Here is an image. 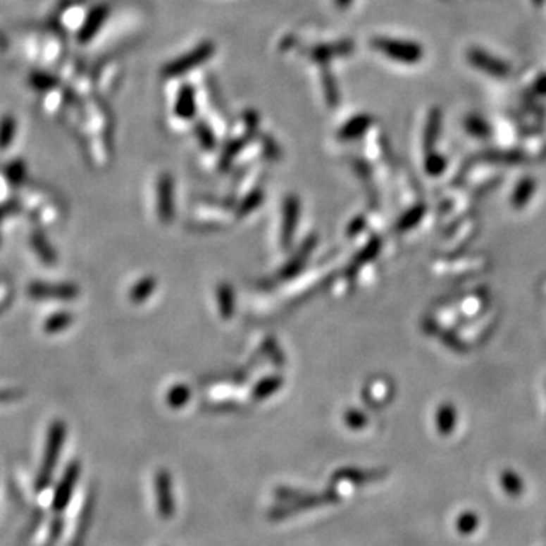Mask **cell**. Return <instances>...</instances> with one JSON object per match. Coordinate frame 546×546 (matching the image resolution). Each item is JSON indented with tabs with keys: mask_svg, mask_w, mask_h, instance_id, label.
<instances>
[{
	"mask_svg": "<svg viewBox=\"0 0 546 546\" xmlns=\"http://www.w3.org/2000/svg\"><path fill=\"white\" fill-rule=\"evenodd\" d=\"M466 63H468L475 70L481 72L483 75H488L493 79H509L511 76L513 67L510 63L505 61L501 56L489 52L488 49L480 46H469L464 52Z\"/></svg>",
	"mask_w": 546,
	"mask_h": 546,
	"instance_id": "3",
	"label": "cell"
},
{
	"mask_svg": "<svg viewBox=\"0 0 546 546\" xmlns=\"http://www.w3.org/2000/svg\"><path fill=\"white\" fill-rule=\"evenodd\" d=\"M214 54V44L213 43H202L201 46H197L194 51L185 54L184 56L175 59L173 63H168L163 68V75L168 77H175V76H181L187 72H190L192 68L199 67L202 63H205L206 59H210Z\"/></svg>",
	"mask_w": 546,
	"mask_h": 546,
	"instance_id": "4",
	"label": "cell"
},
{
	"mask_svg": "<svg viewBox=\"0 0 546 546\" xmlns=\"http://www.w3.org/2000/svg\"><path fill=\"white\" fill-rule=\"evenodd\" d=\"M428 155H426L425 158V170L428 175L431 176H440L442 173H445L446 168H448V160L446 158L439 154V152H426Z\"/></svg>",
	"mask_w": 546,
	"mask_h": 546,
	"instance_id": "25",
	"label": "cell"
},
{
	"mask_svg": "<svg viewBox=\"0 0 546 546\" xmlns=\"http://www.w3.org/2000/svg\"><path fill=\"white\" fill-rule=\"evenodd\" d=\"M460 317L461 316L459 310H455L451 305H446L440 306L439 311L435 313L434 321L440 328H445V330H454L455 326H459Z\"/></svg>",
	"mask_w": 546,
	"mask_h": 546,
	"instance_id": "23",
	"label": "cell"
},
{
	"mask_svg": "<svg viewBox=\"0 0 546 546\" xmlns=\"http://www.w3.org/2000/svg\"><path fill=\"white\" fill-rule=\"evenodd\" d=\"M533 93L546 94V75H540L538 79H533Z\"/></svg>",
	"mask_w": 546,
	"mask_h": 546,
	"instance_id": "31",
	"label": "cell"
},
{
	"mask_svg": "<svg viewBox=\"0 0 546 546\" xmlns=\"http://www.w3.org/2000/svg\"><path fill=\"white\" fill-rule=\"evenodd\" d=\"M442 134V111L439 108H433L428 117H426V125L423 129V147L426 152H431L435 142H439Z\"/></svg>",
	"mask_w": 546,
	"mask_h": 546,
	"instance_id": "13",
	"label": "cell"
},
{
	"mask_svg": "<svg viewBox=\"0 0 546 546\" xmlns=\"http://www.w3.org/2000/svg\"><path fill=\"white\" fill-rule=\"evenodd\" d=\"M435 430L439 431L440 435H451L459 423V411L457 407L452 402H443L439 405V409L435 410L434 416Z\"/></svg>",
	"mask_w": 546,
	"mask_h": 546,
	"instance_id": "10",
	"label": "cell"
},
{
	"mask_svg": "<svg viewBox=\"0 0 546 546\" xmlns=\"http://www.w3.org/2000/svg\"><path fill=\"white\" fill-rule=\"evenodd\" d=\"M371 123H372V118L369 116L355 117L340 129L339 138H342V140H352V138L360 137L363 132L367 131V128L371 126Z\"/></svg>",
	"mask_w": 546,
	"mask_h": 546,
	"instance_id": "19",
	"label": "cell"
},
{
	"mask_svg": "<svg viewBox=\"0 0 546 546\" xmlns=\"http://www.w3.org/2000/svg\"><path fill=\"white\" fill-rule=\"evenodd\" d=\"M23 396V392L20 390H0V404L2 402H9V401H14L17 398H22Z\"/></svg>",
	"mask_w": 546,
	"mask_h": 546,
	"instance_id": "30",
	"label": "cell"
},
{
	"mask_svg": "<svg viewBox=\"0 0 546 546\" xmlns=\"http://www.w3.org/2000/svg\"><path fill=\"white\" fill-rule=\"evenodd\" d=\"M66 434H67V428H66V423L63 421L52 422L51 428H49V431H47V440H46V448H44V455H43V463H42V468H39V472L37 476V489L38 490H44L52 481L58 457H59V454H61L63 445L66 442Z\"/></svg>",
	"mask_w": 546,
	"mask_h": 546,
	"instance_id": "2",
	"label": "cell"
},
{
	"mask_svg": "<svg viewBox=\"0 0 546 546\" xmlns=\"http://www.w3.org/2000/svg\"><path fill=\"white\" fill-rule=\"evenodd\" d=\"M371 44L373 51L404 66H418L426 56L423 46L418 42H410V39L376 37L372 39Z\"/></svg>",
	"mask_w": 546,
	"mask_h": 546,
	"instance_id": "1",
	"label": "cell"
},
{
	"mask_svg": "<svg viewBox=\"0 0 546 546\" xmlns=\"http://www.w3.org/2000/svg\"><path fill=\"white\" fill-rule=\"evenodd\" d=\"M15 135V120L11 116H5L0 120V149H6L14 140Z\"/></svg>",
	"mask_w": 546,
	"mask_h": 546,
	"instance_id": "26",
	"label": "cell"
},
{
	"mask_svg": "<svg viewBox=\"0 0 546 546\" xmlns=\"http://www.w3.org/2000/svg\"><path fill=\"white\" fill-rule=\"evenodd\" d=\"M485 264H488V260L484 256H473V258H459V260L451 261H439L435 263V267H440V272L449 273V275H464V273H475L485 269Z\"/></svg>",
	"mask_w": 546,
	"mask_h": 546,
	"instance_id": "9",
	"label": "cell"
},
{
	"mask_svg": "<svg viewBox=\"0 0 546 546\" xmlns=\"http://www.w3.org/2000/svg\"><path fill=\"white\" fill-rule=\"evenodd\" d=\"M149 290H151V284H149L147 281H144V283H142V284H138L137 287H135V289L132 290V299H135V301H140L142 299V297H144L146 294H149Z\"/></svg>",
	"mask_w": 546,
	"mask_h": 546,
	"instance_id": "29",
	"label": "cell"
},
{
	"mask_svg": "<svg viewBox=\"0 0 546 546\" xmlns=\"http://www.w3.org/2000/svg\"><path fill=\"white\" fill-rule=\"evenodd\" d=\"M455 528L461 535H471L480 528V516L475 511H463L455 521Z\"/></svg>",
	"mask_w": 546,
	"mask_h": 546,
	"instance_id": "24",
	"label": "cell"
},
{
	"mask_svg": "<svg viewBox=\"0 0 546 546\" xmlns=\"http://www.w3.org/2000/svg\"><path fill=\"white\" fill-rule=\"evenodd\" d=\"M175 111L181 118H192L194 116L196 102H194V93L190 87L181 88L180 96H178V101H176Z\"/></svg>",
	"mask_w": 546,
	"mask_h": 546,
	"instance_id": "20",
	"label": "cell"
},
{
	"mask_svg": "<svg viewBox=\"0 0 546 546\" xmlns=\"http://www.w3.org/2000/svg\"><path fill=\"white\" fill-rule=\"evenodd\" d=\"M423 213H425V208L423 206L413 208V210H410L409 213H407V216L399 222V228H402V230H409V228L414 226L416 223L421 221V217L423 216Z\"/></svg>",
	"mask_w": 546,
	"mask_h": 546,
	"instance_id": "28",
	"label": "cell"
},
{
	"mask_svg": "<svg viewBox=\"0 0 546 546\" xmlns=\"http://www.w3.org/2000/svg\"><path fill=\"white\" fill-rule=\"evenodd\" d=\"M79 472H81V468H79V463L73 461L68 468L66 469L61 481H59L58 488L55 490L54 496V509L56 511H61L66 509V505L68 504L72 498V493L75 490V485L79 478Z\"/></svg>",
	"mask_w": 546,
	"mask_h": 546,
	"instance_id": "8",
	"label": "cell"
},
{
	"mask_svg": "<svg viewBox=\"0 0 546 546\" xmlns=\"http://www.w3.org/2000/svg\"><path fill=\"white\" fill-rule=\"evenodd\" d=\"M27 294L32 299H61L70 301L79 294L77 287L73 284H46L32 283L27 287Z\"/></svg>",
	"mask_w": 546,
	"mask_h": 546,
	"instance_id": "5",
	"label": "cell"
},
{
	"mask_svg": "<svg viewBox=\"0 0 546 546\" xmlns=\"http://www.w3.org/2000/svg\"><path fill=\"white\" fill-rule=\"evenodd\" d=\"M500 481H501L502 490L509 496H511V498H519V496L525 492L523 478L513 469L502 471V473L500 476Z\"/></svg>",
	"mask_w": 546,
	"mask_h": 546,
	"instance_id": "17",
	"label": "cell"
},
{
	"mask_svg": "<svg viewBox=\"0 0 546 546\" xmlns=\"http://www.w3.org/2000/svg\"><path fill=\"white\" fill-rule=\"evenodd\" d=\"M495 322H496L495 314H492V313L483 314V317H478V319H475L472 323L463 328L461 339L464 340L466 345H468V342H471V340L476 342V340L483 339V337L488 335V333L492 330V326L495 325Z\"/></svg>",
	"mask_w": 546,
	"mask_h": 546,
	"instance_id": "12",
	"label": "cell"
},
{
	"mask_svg": "<svg viewBox=\"0 0 546 546\" xmlns=\"http://www.w3.org/2000/svg\"><path fill=\"white\" fill-rule=\"evenodd\" d=\"M464 129L475 140H489L493 135L492 125L480 114L472 113L464 118Z\"/></svg>",
	"mask_w": 546,
	"mask_h": 546,
	"instance_id": "14",
	"label": "cell"
},
{
	"mask_svg": "<svg viewBox=\"0 0 546 546\" xmlns=\"http://www.w3.org/2000/svg\"><path fill=\"white\" fill-rule=\"evenodd\" d=\"M6 176L11 184H20L26 178V166L23 161H14L8 166Z\"/></svg>",
	"mask_w": 546,
	"mask_h": 546,
	"instance_id": "27",
	"label": "cell"
},
{
	"mask_svg": "<svg viewBox=\"0 0 546 546\" xmlns=\"http://www.w3.org/2000/svg\"><path fill=\"white\" fill-rule=\"evenodd\" d=\"M156 507L163 519H170L175 514V500L172 490V480L166 471H160L155 476Z\"/></svg>",
	"mask_w": 546,
	"mask_h": 546,
	"instance_id": "6",
	"label": "cell"
},
{
	"mask_svg": "<svg viewBox=\"0 0 546 546\" xmlns=\"http://www.w3.org/2000/svg\"><path fill=\"white\" fill-rule=\"evenodd\" d=\"M337 501V495H330V493H323V495H311V496H297V500L293 504L285 505L281 510H273L271 513L272 519H283V518H289V516H293L299 511H304L305 509H311L316 507V505H322V504H330Z\"/></svg>",
	"mask_w": 546,
	"mask_h": 546,
	"instance_id": "7",
	"label": "cell"
},
{
	"mask_svg": "<svg viewBox=\"0 0 546 546\" xmlns=\"http://www.w3.org/2000/svg\"><path fill=\"white\" fill-rule=\"evenodd\" d=\"M485 304H488V293L483 290H476L461 297L459 311L460 314L469 317L481 316L480 313L485 309Z\"/></svg>",
	"mask_w": 546,
	"mask_h": 546,
	"instance_id": "15",
	"label": "cell"
},
{
	"mask_svg": "<svg viewBox=\"0 0 546 546\" xmlns=\"http://www.w3.org/2000/svg\"><path fill=\"white\" fill-rule=\"evenodd\" d=\"M106 15H108V9L105 6L94 8L90 13V15H88L82 31L79 32V39H81V42H88V39H92L99 29H101Z\"/></svg>",
	"mask_w": 546,
	"mask_h": 546,
	"instance_id": "16",
	"label": "cell"
},
{
	"mask_svg": "<svg viewBox=\"0 0 546 546\" xmlns=\"http://www.w3.org/2000/svg\"><path fill=\"white\" fill-rule=\"evenodd\" d=\"M8 211H9V208H8V206H0V223H2V218H4V216H5Z\"/></svg>",
	"mask_w": 546,
	"mask_h": 546,
	"instance_id": "34",
	"label": "cell"
},
{
	"mask_svg": "<svg viewBox=\"0 0 546 546\" xmlns=\"http://www.w3.org/2000/svg\"><path fill=\"white\" fill-rule=\"evenodd\" d=\"M73 322V316L67 311H59L52 316H49L44 321V333L47 334H56L64 331L66 328H68Z\"/></svg>",
	"mask_w": 546,
	"mask_h": 546,
	"instance_id": "22",
	"label": "cell"
},
{
	"mask_svg": "<svg viewBox=\"0 0 546 546\" xmlns=\"http://www.w3.org/2000/svg\"><path fill=\"white\" fill-rule=\"evenodd\" d=\"M31 246L34 247V251L37 252V255L39 256V260H42L43 263H46V264L56 263V260H58L56 252L52 247V244L49 243L44 234L34 232L31 235Z\"/></svg>",
	"mask_w": 546,
	"mask_h": 546,
	"instance_id": "18",
	"label": "cell"
},
{
	"mask_svg": "<svg viewBox=\"0 0 546 546\" xmlns=\"http://www.w3.org/2000/svg\"><path fill=\"white\" fill-rule=\"evenodd\" d=\"M535 192H538V181L534 178L525 176L514 187L510 204L514 210H523L525 206L530 204V201L534 197Z\"/></svg>",
	"mask_w": 546,
	"mask_h": 546,
	"instance_id": "11",
	"label": "cell"
},
{
	"mask_svg": "<svg viewBox=\"0 0 546 546\" xmlns=\"http://www.w3.org/2000/svg\"><path fill=\"white\" fill-rule=\"evenodd\" d=\"M476 231V221H472V218H468V221L463 222L461 226L457 230V232L451 234L449 238H448V249L452 251V249H459L460 246L466 244V242L469 240V238L475 234Z\"/></svg>",
	"mask_w": 546,
	"mask_h": 546,
	"instance_id": "21",
	"label": "cell"
},
{
	"mask_svg": "<svg viewBox=\"0 0 546 546\" xmlns=\"http://www.w3.org/2000/svg\"><path fill=\"white\" fill-rule=\"evenodd\" d=\"M39 81L43 82L42 88H49V87H52V84L55 82V79L52 76H46V75H35L32 77V82H39Z\"/></svg>",
	"mask_w": 546,
	"mask_h": 546,
	"instance_id": "32",
	"label": "cell"
},
{
	"mask_svg": "<svg viewBox=\"0 0 546 546\" xmlns=\"http://www.w3.org/2000/svg\"><path fill=\"white\" fill-rule=\"evenodd\" d=\"M334 2L339 8H346L347 5L352 4V0H334Z\"/></svg>",
	"mask_w": 546,
	"mask_h": 546,
	"instance_id": "33",
	"label": "cell"
}]
</instances>
